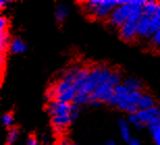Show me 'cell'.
Here are the masks:
<instances>
[{
  "mask_svg": "<svg viewBox=\"0 0 160 145\" xmlns=\"http://www.w3.org/2000/svg\"><path fill=\"white\" fill-rule=\"evenodd\" d=\"M146 1L143 0H128V3L123 5H118L107 18L108 24H110L112 27L121 28L126 23L130 16L132 15L134 11L142 9V6L145 5Z\"/></svg>",
  "mask_w": 160,
  "mask_h": 145,
  "instance_id": "obj_1",
  "label": "cell"
},
{
  "mask_svg": "<svg viewBox=\"0 0 160 145\" xmlns=\"http://www.w3.org/2000/svg\"><path fill=\"white\" fill-rule=\"evenodd\" d=\"M142 15V9L134 11L130 18L120 28V36L125 41H133L137 37V23Z\"/></svg>",
  "mask_w": 160,
  "mask_h": 145,
  "instance_id": "obj_2",
  "label": "cell"
},
{
  "mask_svg": "<svg viewBox=\"0 0 160 145\" xmlns=\"http://www.w3.org/2000/svg\"><path fill=\"white\" fill-rule=\"evenodd\" d=\"M136 114L139 120L149 130L160 123V106H154L148 110H139Z\"/></svg>",
  "mask_w": 160,
  "mask_h": 145,
  "instance_id": "obj_3",
  "label": "cell"
},
{
  "mask_svg": "<svg viewBox=\"0 0 160 145\" xmlns=\"http://www.w3.org/2000/svg\"><path fill=\"white\" fill-rule=\"evenodd\" d=\"M114 95V88L111 87L108 83H103L95 90L94 93L89 96L88 104H92V102H100V103H109V101Z\"/></svg>",
  "mask_w": 160,
  "mask_h": 145,
  "instance_id": "obj_4",
  "label": "cell"
},
{
  "mask_svg": "<svg viewBox=\"0 0 160 145\" xmlns=\"http://www.w3.org/2000/svg\"><path fill=\"white\" fill-rule=\"evenodd\" d=\"M154 36L152 32V17H147L142 15L137 23V37L142 40H148Z\"/></svg>",
  "mask_w": 160,
  "mask_h": 145,
  "instance_id": "obj_5",
  "label": "cell"
},
{
  "mask_svg": "<svg viewBox=\"0 0 160 145\" xmlns=\"http://www.w3.org/2000/svg\"><path fill=\"white\" fill-rule=\"evenodd\" d=\"M118 6V0H100L97 11L95 12V19H107Z\"/></svg>",
  "mask_w": 160,
  "mask_h": 145,
  "instance_id": "obj_6",
  "label": "cell"
},
{
  "mask_svg": "<svg viewBox=\"0 0 160 145\" xmlns=\"http://www.w3.org/2000/svg\"><path fill=\"white\" fill-rule=\"evenodd\" d=\"M71 107L72 104H69V103L53 101V102H49L47 104V111L52 117H54V116L70 115Z\"/></svg>",
  "mask_w": 160,
  "mask_h": 145,
  "instance_id": "obj_7",
  "label": "cell"
},
{
  "mask_svg": "<svg viewBox=\"0 0 160 145\" xmlns=\"http://www.w3.org/2000/svg\"><path fill=\"white\" fill-rule=\"evenodd\" d=\"M72 121L73 120H72V118L70 117V115L54 116V117H52V120H51L54 128H56L57 131L65 130V128L68 127Z\"/></svg>",
  "mask_w": 160,
  "mask_h": 145,
  "instance_id": "obj_8",
  "label": "cell"
},
{
  "mask_svg": "<svg viewBox=\"0 0 160 145\" xmlns=\"http://www.w3.org/2000/svg\"><path fill=\"white\" fill-rule=\"evenodd\" d=\"M11 36H9L8 29L0 30V47H1V56H5V52L11 46Z\"/></svg>",
  "mask_w": 160,
  "mask_h": 145,
  "instance_id": "obj_9",
  "label": "cell"
},
{
  "mask_svg": "<svg viewBox=\"0 0 160 145\" xmlns=\"http://www.w3.org/2000/svg\"><path fill=\"white\" fill-rule=\"evenodd\" d=\"M9 50L14 54H21V53H24L25 51L27 50V46L25 45V43L21 38L16 37L12 41L11 46H9Z\"/></svg>",
  "mask_w": 160,
  "mask_h": 145,
  "instance_id": "obj_10",
  "label": "cell"
},
{
  "mask_svg": "<svg viewBox=\"0 0 160 145\" xmlns=\"http://www.w3.org/2000/svg\"><path fill=\"white\" fill-rule=\"evenodd\" d=\"M100 0H88L82 3V8L84 14L88 15L89 17L94 18L95 17V12L97 11V7L99 5Z\"/></svg>",
  "mask_w": 160,
  "mask_h": 145,
  "instance_id": "obj_11",
  "label": "cell"
},
{
  "mask_svg": "<svg viewBox=\"0 0 160 145\" xmlns=\"http://www.w3.org/2000/svg\"><path fill=\"white\" fill-rule=\"evenodd\" d=\"M155 104H156L155 99H153L152 95L148 94V93H142L138 108H139V110H148V109H151L154 107V106H156Z\"/></svg>",
  "mask_w": 160,
  "mask_h": 145,
  "instance_id": "obj_12",
  "label": "cell"
},
{
  "mask_svg": "<svg viewBox=\"0 0 160 145\" xmlns=\"http://www.w3.org/2000/svg\"><path fill=\"white\" fill-rule=\"evenodd\" d=\"M158 3L159 2L153 1V0L146 1L145 5L142 6V15L147 16V17H153V16L155 15L156 11H157Z\"/></svg>",
  "mask_w": 160,
  "mask_h": 145,
  "instance_id": "obj_13",
  "label": "cell"
},
{
  "mask_svg": "<svg viewBox=\"0 0 160 145\" xmlns=\"http://www.w3.org/2000/svg\"><path fill=\"white\" fill-rule=\"evenodd\" d=\"M69 7L66 4H60L56 7L55 9V19L57 22L62 23L68 18L69 16Z\"/></svg>",
  "mask_w": 160,
  "mask_h": 145,
  "instance_id": "obj_14",
  "label": "cell"
},
{
  "mask_svg": "<svg viewBox=\"0 0 160 145\" xmlns=\"http://www.w3.org/2000/svg\"><path fill=\"white\" fill-rule=\"evenodd\" d=\"M125 86L129 89L130 92L133 91H140L142 88V83L136 78H129L124 82Z\"/></svg>",
  "mask_w": 160,
  "mask_h": 145,
  "instance_id": "obj_15",
  "label": "cell"
},
{
  "mask_svg": "<svg viewBox=\"0 0 160 145\" xmlns=\"http://www.w3.org/2000/svg\"><path fill=\"white\" fill-rule=\"evenodd\" d=\"M119 128H120L121 136L124 139V141L129 142L132 138H131V135H130V128H129V125H128V122L126 120H124V119H121L119 121Z\"/></svg>",
  "mask_w": 160,
  "mask_h": 145,
  "instance_id": "obj_16",
  "label": "cell"
},
{
  "mask_svg": "<svg viewBox=\"0 0 160 145\" xmlns=\"http://www.w3.org/2000/svg\"><path fill=\"white\" fill-rule=\"evenodd\" d=\"M19 137V128L17 127L9 128L8 132V136H6V142L5 145H12L17 141Z\"/></svg>",
  "mask_w": 160,
  "mask_h": 145,
  "instance_id": "obj_17",
  "label": "cell"
},
{
  "mask_svg": "<svg viewBox=\"0 0 160 145\" xmlns=\"http://www.w3.org/2000/svg\"><path fill=\"white\" fill-rule=\"evenodd\" d=\"M142 91H133V92L129 93V95H128L127 99L132 105L137 106V107H138L139 102H140V99H142Z\"/></svg>",
  "mask_w": 160,
  "mask_h": 145,
  "instance_id": "obj_18",
  "label": "cell"
},
{
  "mask_svg": "<svg viewBox=\"0 0 160 145\" xmlns=\"http://www.w3.org/2000/svg\"><path fill=\"white\" fill-rule=\"evenodd\" d=\"M150 132L152 133V136H153V139L155 141V144L160 145V123L150 128Z\"/></svg>",
  "mask_w": 160,
  "mask_h": 145,
  "instance_id": "obj_19",
  "label": "cell"
},
{
  "mask_svg": "<svg viewBox=\"0 0 160 145\" xmlns=\"http://www.w3.org/2000/svg\"><path fill=\"white\" fill-rule=\"evenodd\" d=\"M129 121L132 123L134 127L139 128V130H142V128H146V125L142 123V121L139 120V118L137 117V114H130L129 115Z\"/></svg>",
  "mask_w": 160,
  "mask_h": 145,
  "instance_id": "obj_20",
  "label": "cell"
},
{
  "mask_svg": "<svg viewBox=\"0 0 160 145\" xmlns=\"http://www.w3.org/2000/svg\"><path fill=\"white\" fill-rule=\"evenodd\" d=\"M2 123L4 127L8 128H12V123H14V116H12V113H5L2 116Z\"/></svg>",
  "mask_w": 160,
  "mask_h": 145,
  "instance_id": "obj_21",
  "label": "cell"
},
{
  "mask_svg": "<svg viewBox=\"0 0 160 145\" xmlns=\"http://www.w3.org/2000/svg\"><path fill=\"white\" fill-rule=\"evenodd\" d=\"M114 92H116V93H120V94H125V95H128L130 93L129 89H128L127 87L125 86L124 83H122V84L114 87Z\"/></svg>",
  "mask_w": 160,
  "mask_h": 145,
  "instance_id": "obj_22",
  "label": "cell"
},
{
  "mask_svg": "<svg viewBox=\"0 0 160 145\" xmlns=\"http://www.w3.org/2000/svg\"><path fill=\"white\" fill-rule=\"evenodd\" d=\"M78 114H79V107L74 104H72L71 112H70V117L72 118V120H75V119L77 118Z\"/></svg>",
  "mask_w": 160,
  "mask_h": 145,
  "instance_id": "obj_23",
  "label": "cell"
},
{
  "mask_svg": "<svg viewBox=\"0 0 160 145\" xmlns=\"http://www.w3.org/2000/svg\"><path fill=\"white\" fill-rule=\"evenodd\" d=\"M151 41H152V44L154 45L156 48H159L160 49V28H159V30L156 32V34L154 36L152 37Z\"/></svg>",
  "mask_w": 160,
  "mask_h": 145,
  "instance_id": "obj_24",
  "label": "cell"
},
{
  "mask_svg": "<svg viewBox=\"0 0 160 145\" xmlns=\"http://www.w3.org/2000/svg\"><path fill=\"white\" fill-rule=\"evenodd\" d=\"M8 19H6L5 17H1V19H0V30H5V29H8Z\"/></svg>",
  "mask_w": 160,
  "mask_h": 145,
  "instance_id": "obj_25",
  "label": "cell"
},
{
  "mask_svg": "<svg viewBox=\"0 0 160 145\" xmlns=\"http://www.w3.org/2000/svg\"><path fill=\"white\" fill-rule=\"evenodd\" d=\"M27 145H39V141L34 136H30L27 139Z\"/></svg>",
  "mask_w": 160,
  "mask_h": 145,
  "instance_id": "obj_26",
  "label": "cell"
},
{
  "mask_svg": "<svg viewBox=\"0 0 160 145\" xmlns=\"http://www.w3.org/2000/svg\"><path fill=\"white\" fill-rule=\"evenodd\" d=\"M72 142L70 141L69 139H67V138H62V139H60L58 141V143H57V145H70Z\"/></svg>",
  "mask_w": 160,
  "mask_h": 145,
  "instance_id": "obj_27",
  "label": "cell"
},
{
  "mask_svg": "<svg viewBox=\"0 0 160 145\" xmlns=\"http://www.w3.org/2000/svg\"><path fill=\"white\" fill-rule=\"evenodd\" d=\"M128 145H140V141L135 139V138H132V139L128 142Z\"/></svg>",
  "mask_w": 160,
  "mask_h": 145,
  "instance_id": "obj_28",
  "label": "cell"
},
{
  "mask_svg": "<svg viewBox=\"0 0 160 145\" xmlns=\"http://www.w3.org/2000/svg\"><path fill=\"white\" fill-rule=\"evenodd\" d=\"M8 3H9V1H6V0H1V1H0V7H1V8L5 7Z\"/></svg>",
  "mask_w": 160,
  "mask_h": 145,
  "instance_id": "obj_29",
  "label": "cell"
},
{
  "mask_svg": "<svg viewBox=\"0 0 160 145\" xmlns=\"http://www.w3.org/2000/svg\"><path fill=\"white\" fill-rule=\"evenodd\" d=\"M105 145H117V144H116V142H114V141L109 140V141H107V142L105 143Z\"/></svg>",
  "mask_w": 160,
  "mask_h": 145,
  "instance_id": "obj_30",
  "label": "cell"
},
{
  "mask_svg": "<svg viewBox=\"0 0 160 145\" xmlns=\"http://www.w3.org/2000/svg\"><path fill=\"white\" fill-rule=\"evenodd\" d=\"M70 145H77V144H76V143H71Z\"/></svg>",
  "mask_w": 160,
  "mask_h": 145,
  "instance_id": "obj_31",
  "label": "cell"
}]
</instances>
